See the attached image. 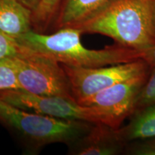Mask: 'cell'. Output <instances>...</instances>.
I'll use <instances>...</instances> for the list:
<instances>
[{
	"label": "cell",
	"instance_id": "cell-2",
	"mask_svg": "<svg viewBox=\"0 0 155 155\" xmlns=\"http://www.w3.org/2000/svg\"><path fill=\"white\" fill-rule=\"evenodd\" d=\"M154 8L155 0H117L78 29L130 49H147L155 45Z\"/></svg>",
	"mask_w": 155,
	"mask_h": 155
},
{
	"label": "cell",
	"instance_id": "cell-3",
	"mask_svg": "<svg viewBox=\"0 0 155 155\" xmlns=\"http://www.w3.org/2000/svg\"><path fill=\"white\" fill-rule=\"evenodd\" d=\"M0 123L17 136L25 147L38 152L49 144L72 146L94 124L60 119L17 108L0 99Z\"/></svg>",
	"mask_w": 155,
	"mask_h": 155
},
{
	"label": "cell",
	"instance_id": "cell-8",
	"mask_svg": "<svg viewBox=\"0 0 155 155\" xmlns=\"http://www.w3.org/2000/svg\"><path fill=\"white\" fill-rule=\"evenodd\" d=\"M124 142L119 129L94 124L88 133L69 147V152L75 155H113L121 152Z\"/></svg>",
	"mask_w": 155,
	"mask_h": 155
},
{
	"label": "cell",
	"instance_id": "cell-18",
	"mask_svg": "<svg viewBox=\"0 0 155 155\" xmlns=\"http://www.w3.org/2000/svg\"><path fill=\"white\" fill-rule=\"evenodd\" d=\"M18 1L25 7L32 11V12H34L38 7L41 0H18Z\"/></svg>",
	"mask_w": 155,
	"mask_h": 155
},
{
	"label": "cell",
	"instance_id": "cell-13",
	"mask_svg": "<svg viewBox=\"0 0 155 155\" xmlns=\"http://www.w3.org/2000/svg\"><path fill=\"white\" fill-rule=\"evenodd\" d=\"M20 89L12 58L0 61V91Z\"/></svg>",
	"mask_w": 155,
	"mask_h": 155
},
{
	"label": "cell",
	"instance_id": "cell-12",
	"mask_svg": "<svg viewBox=\"0 0 155 155\" xmlns=\"http://www.w3.org/2000/svg\"><path fill=\"white\" fill-rule=\"evenodd\" d=\"M65 0H41L32 15V30L48 34L54 32L56 22Z\"/></svg>",
	"mask_w": 155,
	"mask_h": 155
},
{
	"label": "cell",
	"instance_id": "cell-1",
	"mask_svg": "<svg viewBox=\"0 0 155 155\" xmlns=\"http://www.w3.org/2000/svg\"><path fill=\"white\" fill-rule=\"evenodd\" d=\"M82 34L80 29L74 28H61L48 34L32 30L16 40L22 47L68 66L96 68L139 61L137 50L118 44L101 50L88 49L81 41Z\"/></svg>",
	"mask_w": 155,
	"mask_h": 155
},
{
	"label": "cell",
	"instance_id": "cell-11",
	"mask_svg": "<svg viewBox=\"0 0 155 155\" xmlns=\"http://www.w3.org/2000/svg\"><path fill=\"white\" fill-rule=\"evenodd\" d=\"M119 132L124 142L155 137V104L143 108Z\"/></svg>",
	"mask_w": 155,
	"mask_h": 155
},
{
	"label": "cell",
	"instance_id": "cell-9",
	"mask_svg": "<svg viewBox=\"0 0 155 155\" xmlns=\"http://www.w3.org/2000/svg\"><path fill=\"white\" fill-rule=\"evenodd\" d=\"M117 0H65L58 15L55 31L63 28H80Z\"/></svg>",
	"mask_w": 155,
	"mask_h": 155
},
{
	"label": "cell",
	"instance_id": "cell-6",
	"mask_svg": "<svg viewBox=\"0 0 155 155\" xmlns=\"http://www.w3.org/2000/svg\"><path fill=\"white\" fill-rule=\"evenodd\" d=\"M0 99L25 111L57 119L104 124L98 109L81 105L73 98L56 96H37L19 89H13L0 91Z\"/></svg>",
	"mask_w": 155,
	"mask_h": 155
},
{
	"label": "cell",
	"instance_id": "cell-14",
	"mask_svg": "<svg viewBox=\"0 0 155 155\" xmlns=\"http://www.w3.org/2000/svg\"><path fill=\"white\" fill-rule=\"evenodd\" d=\"M153 68L148 81L143 85L137 97L136 110L155 104V66Z\"/></svg>",
	"mask_w": 155,
	"mask_h": 155
},
{
	"label": "cell",
	"instance_id": "cell-5",
	"mask_svg": "<svg viewBox=\"0 0 155 155\" xmlns=\"http://www.w3.org/2000/svg\"><path fill=\"white\" fill-rule=\"evenodd\" d=\"M73 96L77 102L131 78L147 73L148 65L142 61L96 68H78L63 65Z\"/></svg>",
	"mask_w": 155,
	"mask_h": 155
},
{
	"label": "cell",
	"instance_id": "cell-17",
	"mask_svg": "<svg viewBox=\"0 0 155 155\" xmlns=\"http://www.w3.org/2000/svg\"><path fill=\"white\" fill-rule=\"evenodd\" d=\"M133 154L141 155H155V140L149 141L138 145L134 148Z\"/></svg>",
	"mask_w": 155,
	"mask_h": 155
},
{
	"label": "cell",
	"instance_id": "cell-4",
	"mask_svg": "<svg viewBox=\"0 0 155 155\" xmlns=\"http://www.w3.org/2000/svg\"><path fill=\"white\" fill-rule=\"evenodd\" d=\"M20 47L19 53L12 58L19 90L37 96H63L75 99L61 63L52 58Z\"/></svg>",
	"mask_w": 155,
	"mask_h": 155
},
{
	"label": "cell",
	"instance_id": "cell-7",
	"mask_svg": "<svg viewBox=\"0 0 155 155\" xmlns=\"http://www.w3.org/2000/svg\"><path fill=\"white\" fill-rule=\"evenodd\" d=\"M146 80L145 73L116 83L78 103L96 108L102 116L104 124L119 129L126 118L136 111L137 97Z\"/></svg>",
	"mask_w": 155,
	"mask_h": 155
},
{
	"label": "cell",
	"instance_id": "cell-16",
	"mask_svg": "<svg viewBox=\"0 0 155 155\" xmlns=\"http://www.w3.org/2000/svg\"><path fill=\"white\" fill-rule=\"evenodd\" d=\"M137 58L146 63L148 66H155V45L147 49L137 50Z\"/></svg>",
	"mask_w": 155,
	"mask_h": 155
},
{
	"label": "cell",
	"instance_id": "cell-19",
	"mask_svg": "<svg viewBox=\"0 0 155 155\" xmlns=\"http://www.w3.org/2000/svg\"><path fill=\"white\" fill-rule=\"evenodd\" d=\"M154 25H155V8H154Z\"/></svg>",
	"mask_w": 155,
	"mask_h": 155
},
{
	"label": "cell",
	"instance_id": "cell-15",
	"mask_svg": "<svg viewBox=\"0 0 155 155\" xmlns=\"http://www.w3.org/2000/svg\"><path fill=\"white\" fill-rule=\"evenodd\" d=\"M21 51V47L16 39L0 31V61L13 58Z\"/></svg>",
	"mask_w": 155,
	"mask_h": 155
},
{
	"label": "cell",
	"instance_id": "cell-10",
	"mask_svg": "<svg viewBox=\"0 0 155 155\" xmlns=\"http://www.w3.org/2000/svg\"><path fill=\"white\" fill-rule=\"evenodd\" d=\"M32 15L18 0H0V31L18 38L32 30Z\"/></svg>",
	"mask_w": 155,
	"mask_h": 155
}]
</instances>
